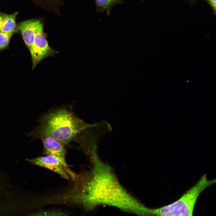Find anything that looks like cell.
Returning <instances> with one entry per match:
<instances>
[{
	"label": "cell",
	"instance_id": "obj_10",
	"mask_svg": "<svg viewBox=\"0 0 216 216\" xmlns=\"http://www.w3.org/2000/svg\"><path fill=\"white\" fill-rule=\"evenodd\" d=\"M13 34L0 31V51L8 46Z\"/></svg>",
	"mask_w": 216,
	"mask_h": 216
},
{
	"label": "cell",
	"instance_id": "obj_3",
	"mask_svg": "<svg viewBox=\"0 0 216 216\" xmlns=\"http://www.w3.org/2000/svg\"><path fill=\"white\" fill-rule=\"evenodd\" d=\"M216 181L215 179L208 180L206 175H203L196 184L177 201L160 208L151 209V215L192 216L195 204L200 193Z\"/></svg>",
	"mask_w": 216,
	"mask_h": 216
},
{
	"label": "cell",
	"instance_id": "obj_14",
	"mask_svg": "<svg viewBox=\"0 0 216 216\" xmlns=\"http://www.w3.org/2000/svg\"><path fill=\"white\" fill-rule=\"evenodd\" d=\"M190 0L192 1L193 0Z\"/></svg>",
	"mask_w": 216,
	"mask_h": 216
},
{
	"label": "cell",
	"instance_id": "obj_11",
	"mask_svg": "<svg viewBox=\"0 0 216 216\" xmlns=\"http://www.w3.org/2000/svg\"><path fill=\"white\" fill-rule=\"evenodd\" d=\"M39 214H42V215H64L65 214L62 212L57 211H44L40 212Z\"/></svg>",
	"mask_w": 216,
	"mask_h": 216
},
{
	"label": "cell",
	"instance_id": "obj_7",
	"mask_svg": "<svg viewBox=\"0 0 216 216\" xmlns=\"http://www.w3.org/2000/svg\"><path fill=\"white\" fill-rule=\"evenodd\" d=\"M38 20H29L20 22L18 27L27 47L29 49L33 43Z\"/></svg>",
	"mask_w": 216,
	"mask_h": 216
},
{
	"label": "cell",
	"instance_id": "obj_6",
	"mask_svg": "<svg viewBox=\"0 0 216 216\" xmlns=\"http://www.w3.org/2000/svg\"><path fill=\"white\" fill-rule=\"evenodd\" d=\"M26 160L33 164L51 170L66 179H70L67 169L61 161L54 157L46 155Z\"/></svg>",
	"mask_w": 216,
	"mask_h": 216
},
{
	"label": "cell",
	"instance_id": "obj_13",
	"mask_svg": "<svg viewBox=\"0 0 216 216\" xmlns=\"http://www.w3.org/2000/svg\"><path fill=\"white\" fill-rule=\"evenodd\" d=\"M3 19V15L0 14V31L1 29V25Z\"/></svg>",
	"mask_w": 216,
	"mask_h": 216
},
{
	"label": "cell",
	"instance_id": "obj_9",
	"mask_svg": "<svg viewBox=\"0 0 216 216\" xmlns=\"http://www.w3.org/2000/svg\"><path fill=\"white\" fill-rule=\"evenodd\" d=\"M121 0H96L97 6L101 10L108 11L113 5L120 2Z\"/></svg>",
	"mask_w": 216,
	"mask_h": 216
},
{
	"label": "cell",
	"instance_id": "obj_4",
	"mask_svg": "<svg viewBox=\"0 0 216 216\" xmlns=\"http://www.w3.org/2000/svg\"><path fill=\"white\" fill-rule=\"evenodd\" d=\"M29 49L32 57V70L43 60L54 56L58 52L49 45L43 32V24L39 20L33 43Z\"/></svg>",
	"mask_w": 216,
	"mask_h": 216
},
{
	"label": "cell",
	"instance_id": "obj_8",
	"mask_svg": "<svg viewBox=\"0 0 216 216\" xmlns=\"http://www.w3.org/2000/svg\"><path fill=\"white\" fill-rule=\"evenodd\" d=\"M17 13L15 12L11 14L3 15L0 31L14 33L16 27V18Z\"/></svg>",
	"mask_w": 216,
	"mask_h": 216
},
{
	"label": "cell",
	"instance_id": "obj_1",
	"mask_svg": "<svg viewBox=\"0 0 216 216\" xmlns=\"http://www.w3.org/2000/svg\"><path fill=\"white\" fill-rule=\"evenodd\" d=\"M90 156L92 168L77 176L69 189L72 204L86 211L101 205L116 207L123 211L143 215L146 207L122 186L112 169L93 152Z\"/></svg>",
	"mask_w": 216,
	"mask_h": 216
},
{
	"label": "cell",
	"instance_id": "obj_2",
	"mask_svg": "<svg viewBox=\"0 0 216 216\" xmlns=\"http://www.w3.org/2000/svg\"><path fill=\"white\" fill-rule=\"evenodd\" d=\"M40 124L27 134L32 139L51 136L64 145L76 140L89 126L71 111L64 108L51 110L38 120Z\"/></svg>",
	"mask_w": 216,
	"mask_h": 216
},
{
	"label": "cell",
	"instance_id": "obj_12",
	"mask_svg": "<svg viewBox=\"0 0 216 216\" xmlns=\"http://www.w3.org/2000/svg\"><path fill=\"white\" fill-rule=\"evenodd\" d=\"M207 1L214 11H216V0H204Z\"/></svg>",
	"mask_w": 216,
	"mask_h": 216
},
{
	"label": "cell",
	"instance_id": "obj_5",
	"mask_svg": "<svg viewBox=\"0 0 216 216\" xmlns=\"http://www.w3.org/2000/svg\"><path fill=\"white\" fill-rule=\"evenodd\" d=\"M40 139L43 143L44 154L53 156L58 159L68 172L70 178L74 179L76 174L70 169L67 164L65 145L50 136H43Z\"/></svg>",
	"mask_w": 216,
	"mask_h": 216
}]
</instances>
